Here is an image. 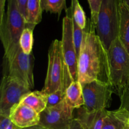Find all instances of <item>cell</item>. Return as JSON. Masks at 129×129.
I'll return each mask as SVG.
<instances>
[{
    "mask_svg": "<svg viewBox=\"0 0 129 129\" xmlns=\"http://www.w3.org/2000/svg\"><path fill=\"white\" fill-rule=\"evenodd\" d=\"M78 69V81L81 84L94 81L110 84L108 50L97 35L90 19L84 30Z\"/></svg>",
    "mask_w": 129,
    "mask_h": 129,
    "instance_id": "obj_1",
    "label": "cell"
},
{
    "mask_svg": "<svg viewBox=\"0 0 129 129\" xmlns=\"http://www.w3.org/2000/svg\"><path fill=\"white\" fill-rule=\"evenodd\" d=\"M26 28V19L16 0H8L7 11L3 21L0 23V39L6 61L12 59L20 48V37Z\"/></svg>",
    "mask_w": 129,
    "mask_h": 129,
    "instance_id": "obj_2",
    "label": "cell"
},
{
    "mask_svg": "<svg viewBox=\"0 0 129 129\" xmlns=\"http://www.w3.org/2000/svg\"><path fill=\"white\" fill-rule=\"evenodd\" d=\"M73 82L62 51L61 40L55 39L48 52V68L42 91L49 94L59 89L66 90Z\"/></svg>",
    "mask_w": 129,
    "mask_h": 129,
    "instance_id": "obj_3",
    "label": "cell"
},
{
    "mask_svg": "<svg viewBox=\"0 0 129 129\" xmlns=\"http://www.w3.org/2000/svg\"><path fill=\"white\" fill-rule=\"evenodd\" d=\"M110 83L120 98L129 83V54L118 38L108 50Z\"/></svg>",
    "mask_w": 129,
    "mask_h": 129,
    "instance_id": "obj_4",
    "label": "cell"
},
{
    "mask_svg": "<svg viewBox=\"0 0 129 129\" xmlns=\"http://www.w3.org/2000/svg\"><path fill=\"white\" fill-rule=\"evenodd\" d=\"M122 0H103L96 32L107 50L118 37Z\"/></svg>",
    "mask_w": 129,
    "mask_h": 129,
    "instance_id": "obj_5",
    "label": "cell"
},
{
    "mask_svg": "<svg viewBox=\"0 0 129 129\" xmlns=\"http://www.w3.org/2000/svg\"><path fill=\"white\" fill-rule=\"evenodd\" d=\"M31 91L21 81L8 74L3 75L0 86V115L9 117L13 109Z\"/></svg>",
    "mask_w": 129,
    "mask_h": 129,
    "instance_id": "obj_6",
    "label": "cell"
},
{
    "mask_svg": "<svg viewBox=\"0 0 129 129\" xmlns=\"http://www.w3.org/2000/svg\"><path fill=\"white\" fill-rule=\"evenodd\" d=\"M84 105L88 112H93L107 110L112 100L113 88L110 84L94 81L82 84Z\"/></svg>",
    "mask_w": 129,
    "mask_h": 129,
    "instance_id": "obj_7",
    "label": "cell"
},
{
    "mask_svg": "<svg viewBox=\"0 0 129 129\" xmlns=\"http://www.w3.org/2000/svg\"><path fill=\"white\" fill-rule=\"evenodd\" d=\"M66 15L62 20L61 45L64 61L73 81H78V57L73 39V23L70 9L66 10Z\"/></svg>",
    "mask_w": 129,
    "mask_h": 129,
    "instance_id": "obj_8",
    "label": "cell"
},
{
    "mask_svg": "<svg viewBox=\"0 0 129 129\" xmlns=\"http://www.w3.org/2000/svg\"><path fill=\"white\" fill-rule=\"evenodd\" d=\"M73 108L66 99L57 105L47 107L40 114V123L47 129H69L74 119Z\"/></svg>",
    "mask_w": 129,
    "mask_h": 129,
    "instance_id": "obj_9",
    "label": "cell"
},
{
    "mask_svg": "<svg viewBox=\"0 0 129 129\" xmlns=\"http://www.w3.org/2000/svg\"><path fill=\"white\" fill-rule=\"evenodd\" d=\"M6 62L8 67V75L17 78L23 82L29 88L33 89L34 57L32 53L27 55L20 48L13 57Z\"/></svg>",
    "mask_w": 129,
    "mask_h": 129,
    "instance_id": "obj_10",
    "label": "cell"
},
{
    "mask_svg": "<svg viewBox=\"0 0 129 129\" xmlns=\"http://www.w3.org/2000/svg\"><path fill=\"white\" fill-rule=\"evenodd\" d=\"M9 118L21 128L34 127L40 123V114L33 108L21 103L13 109Z\"/></svg>",
    "mask_w": 129,
    "mask_h": 129,
    "instance_id": "obj_11",
    "label": "cell"
},
{
    "mask_svg": "<svg viewBox=\"0 0 129 129\" xmlns=\"http://www.w3.org/2000/svg\"><path fill=\"white\" fill-rule=\"evenodd\" d=\"M76 118L83 125L84 129H102L107 110L89 112L84 107L78 108Z\"/></svg>",
    "mask_w": 129,
    "mask_h": 129,
    "instance_id": "obj_12",
    "label": "cell"
},
{
    "mask_svg": "<svg viewBox=\"0 0 129 129\" xmlns=\"http://www.w3.org/2000/svg\"><path fill=\"white\" fill-rule=\"evenodd\" d=\"M129 120V112L118 108L107 110L102 129H127Z\"/></svg>",
    "mask_w": 129,
    "mask_h": 129,
    "instance_id": "obj_13",
    "label": "cell"
},
{
    "mask_svg": "<svg viewBox=\"0 0 129 129\" xmlns=\"http://www.w3.org/2000/svg\"><path fill=\"white\" fill-rule=\"evenodd\" d=\"M66 101L69 107L78 109L84 105L83 86L79 81H73L66 91Z\"/></svg>",
    "mask_w": 129,
    "mask_h": 129,
    "instance_id": "obj_14",
    "label": "cell"
},
{
    "mask_svg": "<svg viewBox=\"0 0 129 129\" xmlns=\"http://www.w3.org/2000/svg\"><path fill=\"white\" fill-rule=\"evenodd\" d=\"M118 38L129 54V6L122 1Z\"/></svg>",
    "mask_w": 129,
    "mask_h": 129,
    "instance_id": "obj_15",
    "label": "cell"
},
{
    "mask_svg": "<svg viewBox=\"0 0 129 129\" xmlns=\"http://www.w3.org/2000/svg\"><path fill=\"white\" fill-rule=\"evenodd\" d=\"M20 103L28 106L40 114L47 107V94L42 91H34L26 94Z\"/></svg>",
    "mask_w": 129,
    "mask_h": 129,
    "instance_id": "obj_16",
    "label": "cell"
},
{
    "mask_svg": "<svg viewBox=\"0 0 129 129\" xmlns=\"http://www.w3.org/2000/svg\"><path fill=\"white\" fill-rule=\"evenodd\" d=\"M42 10L40 0H28L26 6V27L34 30L42 21Z\"/></svg>",
    "mask_w": 129,
    "mask_h": 129,
    "instance_id": "obj_17",
    "label": "cell"
},
{
    "mask_svg": "<svg viewBox=\"0 0 129 129\" xmlns=\"http://www.w3.org/2000/svg\"><path fill=\"white\" fill-rule=\"evenodd\" d=\"M72 18L78 26L84 30L87 26V20L85 12L78 0H71V5L69 7Z\"/></svg>",
    "mask_w": 129,
    "mask_h": 129,
    "instance_id": "obj_18",
    "label": "cell"
},
{
    "mask_svg": "<svg viewBox=\"0 0 129 129\" xmlns=\"http://www.w3.org/2000/svg\"><path fill=\"white\" fill-rule=\"evenodd\" d=\"M42 11L60 16L63 10H66V0H40Z\"/></svg>",
    "mask_w": 129,
    "mask_h": 129,
    "instance_id": "obj_19",
    "label": "cell"
},
{
    "mask_svg": "<svg viewBox=\"0 0 129 129\" xmlns=\"http://www.w3.org/2000/svg\"><path fill=\"white\" fill-rule=\"evenodd\" d=\"M34 30L26 27L22 32L20 39V46L22 51L27 55L31 53L34 44Z\"/></svg>",
    "mask_w": 129,
    "mask_h": 129,
    "instance_id": "obj_20",
    "label": "cell"
},
{
    "mask_svg": "<svg viewBox=\"0 0 129 129\" xmlns=\"http://www.w3.org/2000/svg\"><path fill=\"white\" fill-rule=\"evenodd\" d=\"M73 39H74V45H75L77 55L79 57V53H80L81 47L82 43L83 40V35H84V30L79 27L78 24L74 21L73 19Z\"/></svg>",
    "mask_w": 129,
    "mask_h": 129,
    "instance_id": "obj_21",
    "label": "cell"
},
{
    "mask_svg": "<svg viewBox=\"0 0 129 129\" xmlns=\"http://www.w3.org/2000/svg\"><path fill=\"white\" fill-rule=\"evenodd\" d=\"M102 1L103 0H88L91 12L90 21L95 28Z\"/></svg>",
    "mask_w": 129,
    "mask_h": 129,
    "instance_id": "obj_22",
    "label": "cell"
},
{
    "mask_svg": "<svg viewBox=\"0 0 129 129\" xmlns=\"http://www.w3.org/2000/svg\"><path fill=\"white\" fill-rule=\"evenodd\" d=\"M66 91L64 89H59L56 91L47 94V107H52L57 105L62 102L66 97Z\"/></svg>",
    "mask_w": 129,
    "mask_h": 129,
    "instance_id": "obj_23",
    "label": "cell"
},
{
    "mask_svg": "<svg viewBox=\"0 0 129 129\" xmlns=\"http://www.w3.org/2000/svg\"><path fill=\"white\" fill-rule=\"evenodd\" d=\"M0 129H23L18 127L8 117L0 115Z\"/></svg>",
    "mask_w": 129,
    "mask_h": 129,
    "instance_id": "obj_24",
    "label": "cell"
},
{
    "mask_svg": "<svg viewBox=\"0 0 129 129\" xmlns=\"http://www.w3.org/2000/svg\"><path fill=\"white\" fill-rule=\"evenodd\" d=\"M120 98V105L119 108L129 112V83Z\"/></svg>",
    "mask_w": 129,
    "mask_h": 129,
    "instance_id": "obj_25",
    "label": "cell"
},
{
    "mask_svg": "<svg viewBox=\"0 0 129 129\" xmlns=\"http://www.w3.org/2000/svg\"><path fill=\"white\" fill-rule=\"evenodd\" d=\"M16 1L18 3L20 11L25 19H26V6H27L28 0H16Z\"/></svg>",
    "mask_w": 129,
    "mask_h": 129,
    "instance_id": "obj_26",
    "label": "cell"
},
{
    "mask_svg": "<svg viewBox=\"0 0 129 129\" xmlns=\"http://www.w3.org/2000/svg\"><path fill=\"white\" fill-rule=\"evenodd\" d=\"M69 129H84V128L81 122L76 118L74 117Z\"/></svg>",
    "mask_w": 129,
    "mask_h": 129,
    "instance_id": "obj_27",
    "label": "cell"
},
{
    "mask_svg": "<svg viewBox=\"0 0 129 129\" xmlns=\"http://www.w3.org/2000/svg\"><path fill=\"white\" fill-rule=\"evenodd\" d=\"M23 129H47L45 127H42L40 125H37L34 126V127H29V128H23Z\"/></svg>",
    "mask_w": 129,
    "mask_h": 129,
    "instance_id": "obj_28",
    "label": "cell"
},
{
    "mask_svg": "<svg viewBox=\"0 0 129 129\" xmlns=\"http://www.w3.org/2000/svg\"><path fill=\"white\" fill-rule=\"evenodd\" d=\"M122 2L125 3H126L129 6V0H122Z\"/></svg>",
    "mask_w": 129,
    "mask_h": 129,
    "instance_id": "obj_29",
    "label": "cell"
},
{
    "mask_svg": "<svg viewBox=\"0 0 129 129\" xmlns=\"http://www.w3.org/2000/svg\"><path fill=\"white\" fill-rule=\"evenodd\" d=\"M127 129H129V120L128 122V125H127Z\"/></svg>",
    "mask_w": 129,
    "mask_h": 129,
    "instance_id": "obj_30",
    "label": "cell"
},
{
    "mask_svg": "<svg viewBox=\"0 0 129 129\" xmlns=\"http://www.w3.org/2000/svg\"></svg>",
    "mask_w": 129,
    "mask_h": 129,
    "instance_id": "obj_31",
    "label": "cell"
}]
</instances>
